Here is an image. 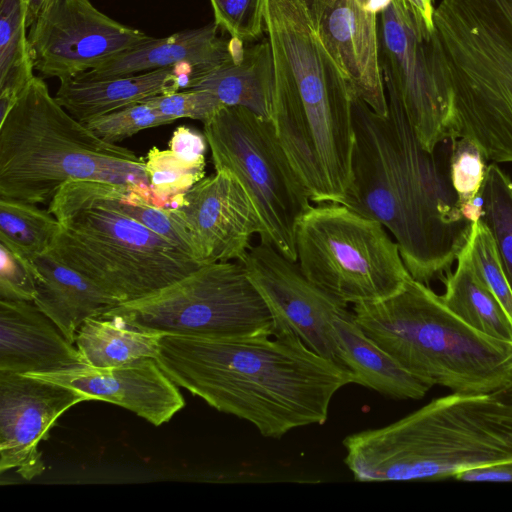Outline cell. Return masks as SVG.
<instances>
[{
	"label": "cell",
	"instance_id": "1",
	"mask_svg": "<svg viewBox=\"0 0 512 512\" xmlns=\"http://www.w3.org/2000/svg\"><path fill=\"white\" fill-rule=\"evenodd\" d=\"M155 360L177 386L273 439L324 424L334 395L355 382L343 365L294 335L275 332L217 339L163 335Z\"/></svg>",
	"mask_w": 512,
	"mask_h": 512
},
{
	"label": "cell",
	"instance_id": "2",
	"mask_svg": "<svg viewBox=\"0 0 512 512\" xmlns=\"http://www.w3.org/2000/svg\"><path fill=\"white\" fill-rule=\"evenodd\" d=\"M381 116L354 96L351 181L340 204L381 223L411 277H442L466 244L472 223L458 207L449 171L420 144L400 105Z\"/></svg>",
	"mask_w": 512,
	"mask_h": 512
},
{
	"label": "cell",
	"instance_id": "3",
	"mask_svg": "<svg viewBox=\"0 0 512 512\" xmlns=\"http://www.w3.org/2000/svg\"><path fill=\"white\" fill-rule=\"evenodd\" d=\"M276 135L311 202L341 203L355 142L352 89L321 42L308 0H265Z\"/></svg>",
	"mask_w": 512,
	"mask_h": 512
},
{
	"label": "cell",
	"instance_id": "4",
	"mask_svg": "<svg viewBox=\"0 0 512 512\" xmlns=\"http://www.w3.org/2000/svg\"><path fill=\"white\" fill-rule=\"evenodd\" d=\"M344 463L359 482L455 478L512 462V402L452 393L386 426L347 435Z\"/></svg>",
	"mask_w": 512,
	"mask_h": 512
},
{
	"label": "cell",
	"instance_id": "5",
	"mask_svg": "<svg viewBox=\"0 0 512 512\" xmlns=\"http://www.w3.org/2000/svg\"><path fill=\"white\" fill-rule=\"evenodd\" d=\"M79 180L151 189L143 157L98 137L34 75L0 117V198L49 204Z\"/></svg>",
	"mask_w": 512,
	"mask_h": 512
},
{
	"label": "cell",
	"instance_id": "6",
	"mask_svg": "<svg viewBox=\"0 0 512 512\" xmlns=\"http://www.w3.org/2000/svg\"><path fill=\"white\" fill-rule=\"evenodd\" d=\"M433 26L450 94L448 139L512 162V0H442Z\"/></svg>",
	"mask_w": 512,
	"mask_h": 512
},
{
	"label": "cell",
	"instance_id": "7",
	"mask_svg": "<svg viewBox=\"0 0 512 512\" xmlns=\"http://www.w3.org/2000/svg\"><path fill=\"white\" fill-rule=\"evenodd\" d=\"M363 332L407 372L452 393H494L512 384V344L461 320L428 285L409 277L394 295L352 305Z\"/></svg>",
	"mask_w": 512,
	"mask_h": 512
},
{
	"label": "cell",
	"instance_id": "8",
	"mask_svg": "<svg viewBox=\"0 0 512 512\" xmlns=\"http://www.w3.org/2000/svg\"><path fill=\"white\" fill-rule=\"evenodd\" d=\"M48 253L76 270L120 304L171 285L201 263L139 221L91 206L62 221Z\"/></svg>",
	"mask_w": 512,
	"mask_h": 512
},
{
	"label": "cell",
	"instance_id": "9",
	"mask_svg": "<svg viewBox=\"0 0 512 512\" xmlns=\"http://www.w3.org/2000/svg\"><path fill=\"white\" fill-rule=\"evenodd\" d=\"M295 251L302 273L348 305L386 299L411 277L385 227L340 203L317 204L300 218Z\"/></svg>",
	"mask_w": 512,
	"mask_h": 512
},
{
	"label": "cell",
	"instance_id": "10",
	"mask_svg": "<svg viewBox=\"0 0 512 512\" xmlns=\"http://www.w3.org/2000/svg\"><path fill=\"white\" fill-rule=\"evenodd\" d=\"M100 317L148 331L195 338L273 332V319L241 261L201 265L155 293L116 305Z\"/></svg>",
	"mask_w": 512,
	"mask_h": 512
},
{
	"label": "cell",
	"instance_id": "11",
	"mask_svg": "<svg viewBox=\"0 0 512 512\" xmlns=\"http://www.w3.org/2000/svg\"><path fill=\"white\" fill-rule=\"evenodd\" d=\"M203 125L215 170L233 173L257 210L260 242L296 262V226L312 205L273 123L247 108L226 106Z\"/></svg>",
	"mask_w": 512,
	"mask_h": 512
},
{
	"label": "cell",
	"instance_id": "12",
	"mask_svg": "<svg viewBox=\"0 0 512 512\" xmlns=\"http://www.w3.org/2000/svg\"><path fill=\"white\" fill-rule=\"evenodd\" d=\"M379 67L386 97L403 110L420 144L435 152L448 139L450 94L433 29L400 0L378 13Z\"/></svg>",
	"mask_w": 512,
	"mask_h": 512
},
{
	"label": "cell",
	"instance_id": "13",
	"mask_svg": "<svg viewBox=\"0 0 512 512\" xmlns=\"http://www.w3.org/2000/svg\"><path fill=\"white\" fill-rule=\"evenodd\" d=\"M152 38L102 13L90 0H49L28 30L34 70L60 81Z\"/></svg>",
	"mask_w": 512,
	"mask_h": 512
},
{
	"label": "cell",
	"instance_id": "14",
	"mask_svg": "<svg viewBox=\"0 0 512 512\" xmlns=\"http://www.w3.org/2000/svg\"><path fill=\"white\" fill-rule=\"evenodd\" d=\"M241 262L270 310L273 332L294 335L341 364L333 323L348 304L311 282L296 262L271 244L251 246Z\"/></svg>",
	"mask_w": 512,
	"mask_h": 512
},
{
	"label": "cell",
	"instance_id": "15",
	"mask_svg": "<svg viewBox=\"0 0 512 512\" xmlns=\"http://www.w3.org/2000/svg\"><path fill=\"white\" fill-rule=\"evenodd\" d=\"M185 226L201 264L242 261L263 227L247 191L229 170H215L169 208Z\"/></svg>",
	"mask_w": 512,
	"mask_h": 512
},
{
	"label": "cell",
	"instance_id": "16",
	"mask_svg": "<svg viewBox=\"0 0 512 512\" xmlns=\"http://www.w3.org/2000/svg\"><path fill=\"white\" fill-rule=\"evenodd\" d=\"M89 398L28 374L0 371V472L25 480L45 470L39 444L67 410Z\"/></svg>",
	"mask_w": 512,
	"mask_h": 512
},
{
	"label": "cell",
	"instance_id": "17",
	"mask_svg": "<svg viewBox=\"0 0 512 512\" xmlns=\"http://www.w3.org/2000/svg\"><path fill=\"white\" fill-rule=\"evenodd\" d=\"M388 0H308L318 36L355 97L381 116L388 102L379 67L378 13Z\"/></svg>",
	"mask_w": 512,
	"mask_h": 512
},
{
	"label": "cell",
	"instance_id": "18",
	"mask_svg": "<svg viewBox=\"0 0 512 512\" xmlns=\"http://www.w3.org/2000/svg\"><path fill=\"white\" fill-rule=\"evenodd\" d=\"M86 395L132 411L154 426L171 420L184 406L178 387L154 358H144L115 367L85 363L52 372L31 373Z\"/></svg>",
	"mask_w": 512,
	"mask_h": 512
},
{
	"label": "cell",
	"instance_id": "19",
	"mask_svg": "<svg viewBox=\"0 0 512 512\" xmlns=\"http://www.w3.org/2000/svg\"><path fill=\"white\" fill-rule=\"evenodd\" d=\"M220 31H222L220 27L213 22L199 28L186 29L165 38L153 37L133 49L100 63L76 78L97 80L162 68L186 67L194 74L193 82L243 53L246 43L232 38L228 40L220 34Z\"/></svg>",
	"mask_w": 512,
	"mask_h": 512
},
{
	"label": "cell",
	"instance_id": "20",
	"mask_svg": "<svg viewBox=\"0 0 512 512\" xmlns=\"http://www.w3.org/2000/svg\"><path fill=\"white\" fill-rule=\"evenodd\" d=\"M82 363L78 349L33 302L0 300V371L43 373Z\"/></svg>",
	"mask_w": 512,
	"mask_h": 512
},
{
	"label": "cell",
	"instance_id": "21",
	"mask_svg": "<svg viewBox=\"0 0 512 512\" xmlns=\"http://www.w3.org/2000/svg\"><path fill=\"white\" fill-rule=\"evenodd\" d=\"M193 78L192 70L186 67L97 80L74 77L60 81L55 98L74 118L85 123L147 98L187 89Z\"/></svg>",
	"mask_w": 512,
	"mask_h": 512
},
{
	"label": "cell",
	"instance_id": "22",
	"mask_svg": "<svg viewBox=\"0 0 512 512\" xmlns=\"http://www.w3.org/2000/svg\"><path fill=\"white\" fill-rule=\"evenodd\" d=\"M36 284L33 303L74 344L80 326L120 302L97 284L48 252L32 261Z\"/></svg>",
	"mask_w": 512,
	"mask_h": 512
},
{
	"label": "cell",
	"instance_id": "23",
	"mask_svg": "<svg viewBox=\"0 0 512 512\" xmlns=\"http://www.w3.org/2000/svg\"><path fill=\"white\" fill-rule=\"evenodd\" d=\"M341 364L355 382L395 400H419L429 387L407 372L396 360L371 340L355 321L352 309L334 320Z\"/></svg>",
	"mask_w": 512,
	"mask_h": 512
},
{
	"label": "cell",
	"instance_id": "24",
	"mask_svg": "<svg viewBox=\"0 0 512 512\" xmlns=\"http://www.w3.org/2000/svg\"><path fill=\"white\" fill-rule=\"evenodd\" d=\"M273 85L272 53L264 39L246 43L238 58L196 79L187 89L207 91L223 107H244L271 121Z\"/></svg>",
	"mask_w": 512,
	"mask_h": 512
},
{
	"label": "cell",
	"instance_id": "25",
	"mask_svg": "<svg viewBox=\"0 0 512 512\" xmlns=\"http://www.w3.org/2000/svg\"><path fill=\"white\" fill-rule=\"evenodd\" d=\"M444 304L467 325L499 341L512 344V319L479 278L467 248L457 256V267L444 279Z\"/></svg>",
	"mask_w": 512,
	"mask_h": 512
},
{
	"label": "cell",
	"instance_id": "26",
	"mask_svg": "<svg viewBox=\"0 0 512 512\" xmlns=\"http://www.w3.org/2000/svg\"><path fill=\"white\" fill-rule=\"evenodd\" d=\"M163 335L114 318L91 317L80 326L74 344L85 364L106 368L155 359Z\"/></svg>",
	"mask_w": 512,
	"mask_h": 512
},
{
	"label": "cell",
	"instance_id": "27",
	"mask_svg": "<svg viewBox=\"0 0 512 512\" xmlns=\"http://www.w3.org/2000/svg\"><path fill=\"white\" fill-rule=\"evenodd\" d=\"M26 0H0V116L34 76Z\"/></svg>",
	"mask_w": 512,
	"mask_h": 512
},
{
	"label": "cell",
	"instance_id": "28",
	"mask_svg": "<svg viewBox=\"0 0 512 512\" xmlns=\"http://www.w3.org/2000/svg\"><path fill=\"white\" fill-rule=\"evenodd\" d=\"M60 228L48 209L0 198V244L20 257L33 261L46 253Z\"/></svg>",
	"mask_w": 512,
	"mask_h": 512
},
{
	"label": "cell",
	"instance_id": "29",
	"mask_svg": "<svg viewBox=\"0 0 512 512\" xmlns=\"http://www.w3.org/2000/svg\"><path fill=\"white\" fill-rule=\"evenodd\" d=\"M480 198L481 221L491 234L512 290V180L496 163L487 165Z\"/></svg>",
	"mask_w": 512,
	"mask_h": 512
},
{
	"label": "cell",
	"instance_id": "30",
	"mask_svg": "<svg viewBox=\"0 0 512 512\" xmlns=\"http://www.w3.org/2000/svg\"><path fill=\"white\" fill-rule=\"evenodd\" d=\"M205 159L190 160L171 149L151 148L145 158L150 188L164 208L204 178Z\"/></svg>",
	"mask_w": 512,
	"mask_h": 512
},
{
	"label": "cell",
	"instance_id": "31",
	"mask_svg": "<svg viewBox=\"0 0 512 512\" xmlns=\"http://www.w3.org/2000/svg\"><path fill=\"white\" fill-rule=\"evenodd\" d=\"M465 247L477 275L512 319V290L491 234L481 219L472 223Z\"/></svg>",
	"mask_w": 512,
	"mask_h": 512
},
{
	"label": "cell",
	"instance_id": "32",
	"mask_svg": "<svg viewBox=\"0 0 512 512\" xmlns=\"http://www.w3.org/2000/svg\"><path fill=\"white\" fill-rule=\"evenodd\" d=\"M174 122L145 101L93 118L85 124L101 139L116 143L141 130Z\"/></svg>",
	"mask_w": 512,
	"mask_h": 512
},
{
	"label": "cell",
	"instance_id": "33",
	"mask_svg": "<svg viewBox=\"0 0 512 512\" xmlns=\"http://www.w3.org/2000/svg\"><path fill=\"white\" fill-rule=\"evenodd\" d=\"M449 159L451 185L458 207L473 203L480 195L485 179L486 159L476 145L466 139H455Z\"/></svg>",
	"mask_w": 512,
	"mask_h": 512
},
{
	"label": "cell",
	"instance_id": "34",
	"mask_svg": "<svg viewBox=\"0 0 512 512\" xmlns=\"http://www.w3.org/2000/svg\"><path fill=\"white\" fill-rule=\"evenodd\" d=\"M214 22L230 38L250 43L265 33V0H210Z\"/></svg>",
	"mask_w": 512,
	"mask_h": 512
},
{
	"label": "cell",
	"instance_id": "35",
	"mask_svg": "<svg viewBox=\"0 0 512 512\" xmlns=\"http://www.w3.org/2000/svg\"><path fill=\"white\" fill-rule=\"evenodd\" d=\"M173 121L190 118L206 123L223 106L209 92L186 89L143 100Z\"/></svg>",
	"mask_w": 512,
	"mask_h": 512
},
{
	"label": "cell",
	"instance_id": "36",
	"mask_svg": "<svg viewBox=\"0 0 512 512\" xmlns=\"http://www.w3.org/2000/svg\"><path fill=\"white\" fill-rule=\"evenodd\" d=\"M36 296L32 261L0 244V300L30 301Z\"/></svg>",
	"mask_w": 512,
	"mask_h": 512
},
{
	"label": "cell",
	"instance_id": "37",
	"mask_svg": "<svg viewBox=\"0 0 512 512\" xmlns=\"http://www.w3.org/2000/svg\"><path fill=\"white\" fill-rule=\"evenodd\" d=\"M207 145L204 134L185 126L178 127L168 143L169 149L190 160L205 159Z\"/></svg>",
	"mask_w": 512,
	"mask_h": 512
},
{
	"label": "cell",
	"instance_id": "38",
	"mask_svg": "<svg viewBox=\"0 0 512 512\" xmlns=\"http://www.w3.org/2000/svg\"><path fill=\"white\" fill-rule=\"evenodd\" d=\"M408 7H410L414 12H416L425 23L433 29V14H434V6L433 0H400Z\"/></svg>",
	"mask_w": 512,
	"mask_h": 512
},
{
	"label": "cell",
	"instance_id": "39",
	"mask_svg": "<svg viewBox=\"0 0 512 512\" xmlns=\"http://www.w3.org/2000/svg\"><path fill=\"white\" fill-rule=\"evenodd\" d=\"M49 0H26L28 13V26L30 27L34 20L38 17Z\"/></svg>",
	"mask_w": 512,
	"mask_h": 512
},
{
	"label": "cell",
	"instance_id": "40",
	"mask_svg": "<svg viewBox=\"0 0 512 512\" xmlns=\"http://www.w3.org/2000/svg\"><path fill=\"white\" fill-rule=\"evenodd\" d=\"M494 393L498 397L512 402V384Z\"/></svg>",
	"mask_w": 512,
	"mask_h": 512
},
{
	"label": "cell",
	"instance_id": "41",
	"mask_svg": "<svg viewBox=\"0 0 512 512\" xmlns=\"http://www.w3.org/2000/svg\"><path fill=\"white\" fill-rule=\"evenodd\" d=\"M508 369H509V372L512 375V352H511V355H510V357L508 359Z\"/></svg>",
	"mask_w": 512,
	"mask_h": 512
},
{
	"label": "cell",
	"instance_id": "42",
	"mask_svg": "<svg viewBox=\"0 0 512 512\" xmlns=\"http://www.w3.org/2000/svg\"><path fill=\"white\" fill-rule=\"evenodd\" d=\"M434 1V0H433Z\"/></svg>",
	"mask_w": 512,
	"mask_h": 512
}]
</instances>
